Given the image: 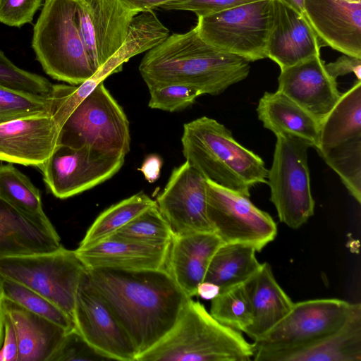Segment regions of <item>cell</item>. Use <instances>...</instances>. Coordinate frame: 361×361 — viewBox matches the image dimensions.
Masks as SVG:
<instances>
[{
  "label": "cell",
  "mask_w": 361,
  "mask_h": 361,
  "mask_svg": "<svg viewBox=\"0 0 361 361\" xmlns=\"http://www.w3.org/2000/svg\"><path fill=\"white\" fill-rule=\"evenodd\" d=\"M206 181L187 161L172 171L155 201L173 235L214 233L207 213Z\"/></svg>",
  "instance_id": "obj_15"
},
{
  "label": "cell",
  "mask_w": 361,
  "mask_h": 361,
  "mask_svg": "<svg viewBox=\"0 0 361 361\" xmlns=\"http://www.w3.org/2000/svg\"><path fill=\"white\" fill-rule=\"evenodd\" d=\"M250 63L205 42L195 27L169 35L149 50L139 71L148 89L181 85L202 94L217 95L246 78Z\"/></svg>",
  "instance_id": "obj_2"
},
{
  "label": "cell",
  "mask_w": 361,
  "mask_h": 361,
  "mask_svg": "<svg viewBox=\"0 0 361 361\" xmlns=\"http://www.w3.org/2000/svg\"><path fill=\"white\" fill-rule=\"evenodd\" d=\"M257 112L263 126L275 135H293L317 147L320 123L283 93L265 92L259 100Z\"/></svg>",
  "instance_id": "obj_26"
},
{
  "label": "cell",
  "mask_w": 361,
  "mask_h": 361,
  "mask_svg": "<svg viewBox=\"0 0 361 361\" xmlns=\"http://www.w3.org/2000/svg\"><path fill=\"white\" fill-rule=\"evenodd\" d=\"M278 91L310 114L319 123L339 100L342 93L336 79L325 68L320 55L281 70Z\"/></svg>",
  "instance_id": "obj_17"
},
{
  "label": "cell",
  "mask_w": 361,
  "mask_h": 361,
  "mask_svg": "<svg viewBox=\"0 0 361 361\" xmlns=\"http://www.w3.org/2000/svg\"><path fill=\"white\" fill-rule=\"evenodd\" d=\"M73 319L85 340L110 360L136 361L135 345L92 283L87 270L76 290Z\"/></svg>",
  "instance_id": "obj_13"
},
{
  "label": "cell",
  "mask_w": 361,
  "mask_h": 361,
  "mask_svg": "<svg viewBox=\"0 0 361 361\" xmlns=\"http://www.w3.org/2000/svg\"><path fill=\"white\" fill-rule=\"evenodd\" d=\"M60 129L51 114L0 124V161L39 167L57 146Z\"/></svg>",
  "instance_id": "obj_16"
},
{
  "label": "cell",
  "mask_w": 361,
  "mask_h": 361,
  "mask_svg": "<svg viewBox=\"0 0 361 361\" xmlns=\"http://www.w3.org/2000/svg\"><path fill=\"white\" fill-rule=\"evenodd\" d=\"M87 270L130 338L137 358L170 332L190 298L165 269Z\"/></svg>",
  "instance_id": "obj_1"
},
{
  "label": "cell",
  "mask_w": 361,
  "mask_h": 361,
  "mask_svg": "<svg viewBox=\"0 0 361 361\" xmlns=\"http://www.w3.org/2000/svg\"><path fill=\"white\" fill-rule=\"evenodd\" d=\"M320 42L305 16L281 0H271L267 57L281 70L320 55Z\"/></svg>",
  "instance_id": "obj_19"
},
{
  "label": "cell",
  "mask_w": 361,
  "mask_h": 361,
  "mask_svg": "<svg viewBox=\"0 0 361 361\" xmlns=\"http://www.w3.org/2000/svg\"><path fill=\"white\" fill-rule=\"evenodd\" d=\"M16 333L9 317L4 312V334L0 348V361H18Z\"/></svg>",
  "instance_id": "obj_42"
},
{
  "label": "cell",
  "mask_w": 361,
  "mask_h": 361,
  "mask_svg": "<svg viewBox=\"0 0 361 361\" xmlns=\"http://www.w3.org/2000/svg\"><path fill=\"white\" fill-rule=\"evenodd\" d=\"M327 73L334 78L354 73L361 80V59L343 54L334 62L325 64Z\"/></svg>",
  "instance_id": "obj_43"
},
{
  "label": "cell",
  "mask_w": 361,
  "mask_h": 361,
  "mask_svg": "<svg viewBox=\"0 0 361 361\" xmlns=\"http://www.w3.org/2000/svg\"><path fill=\"white\" fill-rule=\"evenodd\" d=\"M61 246L56 229L37 224L0 200V257L50 252Z\"/></svg>",
  "instance_id": "obj_25"
},
{
  "label": "cell",
  "mask_w": 361,
  "mask_h": 361,
  "mask_svg": "<svg viewBox=\"0 0 361 361\" xmlns=\"http://www.w3.org/2000/svg\"><path fill=\"white\" fill-rule=\"evenodd\" d=\"M272 165L267 173L270 200L279 221L298 228L314 214L305 140L286 133L276 135Z\"/></svg>",
  "instance_id": "obj_7"
},
{
  "label": "cell",
  "mask_w": 361,
  "mask_h": 361,
  "mask_svg": "<svg viewBox=\"0 0 361 361\" xmlns=\"http://www.w3.org/2000/svg\"><path fill=\"white\" fill-rule=\"evenodd\" d=\"M169 36V30L152 10L139 13L133 18L122 46L102 67L94 79L104 80L109 75L121 71L123 63L131 57L150 50Z\"/></svg>",
  "instance_id": "obj_28"
},
{
  "label": "cell",
  "mask_w": 361,
  "mask_h": 361,
  "mask_svg": "<svg viewBox=\"0 0 361 361\" xmlns=\"http://www.w3.org/2000/svg\"><path fill=\"white\" fill-rule=\"evenodd\" d=\"M128 7L139 12L152 10L175 0H122Z\"/></svg>",
  "instance_id": "obj_45"
},
{
  "label": "cell",
  "mask_w": 361,
  "mask_h": 361,
  "mask_svg": "<svg viewBox=\"0 0 361 361\" xmlns=\"http://www.w3.org/2000/svg\"><path fill=\"white\" fill-rule=\"evenodd\" d=\"M223 243L213 232L173 236L166 270L189 298L197 295V286L204 281L209 262Z\"/></svg>",
  "instance_id": "obj_21"
},
{
  "label": "cell",
  "mask_w": 361,
  "mask_h": 361,
  "mask_svg": "<svg viewBox=\"0 0 361 361\" xmlns=\"http://www.w3.org/2000/svg\"><path fill=\"white\" fill-rule=\"evenodd\" d=\"M349 1H361V0H348Z\"/></svg>",
  "instance_id": "obj_49"
},
{
  "label": "cell",
  "mask_w": 361,
  "mask_h": 361,
  "mask_svg": "<svg viewBox=\"0 0 361 361\" xmlns=\"http://www.w3.org/2000/svg\"><path fill=\"white\" fill-rule=\"evenodd\" d=\"M0 200L37 224L55 229L44 212L39 190L11 163L0 165Z\"/></svg>",
  "instance_id": "obj_30"
},
{
  "label": "cell",
  "mask_w": 361,
  "mask_h": 361,
  "mask_svg": "<svg viewBox=\"0 0 361 361\" xmlns=\"http://www.w3.org/2000/svg\"><path fill=\"white\" fill-rule=\"evenodd\" d=\"M360 306L337 298L294 303L277 324L254 341L253 359L297 349L321 339L340 328Z\"/></svg>",
  "instance_id": "obj_9"
},
{
  "label": "cell",
  "mask_w": 361,
  "mask_h": 361,
  "mask_svg": "<svg viewBox=\"0 0 361 361\" xmlns=\"http://www.w3.org/2000/svg\"><path fill=\"white\" fill-rule=\"evenodd\" d=\"M113 235L141 244L164 245L173 238L172 231L157 204L131 220Z\"/></svg>",
  "instance_id": "obj_35"
},
{
  "label": "cell",
  "mask_w": 361,
  "mask_h": 361,
  "mask_svg": "<svg viewBox=\"0 0 361 361\" xmlns=\"http://www.w3.org/2000/svg\"><path fill=\"white\" fill-rule=\"evenodd\" d=\"M170 243L145 245L111 235L75 251L87 269H166Z\"/></svg>",
  "instance_id": "obj_20"
},
{
  "label": "cell",
  "mask_w": 361,
  "mask_h": 361,
  "mask_svg": "<svg viewBox=\"0 0 361 361\" xmlns=\"http://www.w3.org/2000/svg\"><path fill=\"white\" fill-rule=\"evenodd\" d=\"M154 204L155 200L140 192L111 205L96 218L78 247L89 246L113 235Z\"/></svg>",
  "instance_id": "obj_31"
},
{
  "label": "cell",
  "mask_w": 361,
  "mask_h": 361,
  "mask_svg": "<svg viewBox=\"0 0 361 361\" xmlns=\"http://www.w3.org/2000/svg\"><path fill=\"white\" fill-rule=\"evenodd\" d=\"M162 161L157 154L149 155L143 161L139 170L142 173L146 180L154 183L160 175Z\"/></svg>",
  "instance_id": "obj_44"
},
{
  "label": "cell",
  "mask_w": 361,
  "mask_h": 361,
  "mask_svg": "<svg viewBox=\"0 0 361 361\" xmlns=\"http://www.w3.org/2000/svg\"><path fill=\"white\" fill-rule=\"evenodd\" d=\"M259 0H175L159 8L168 11H188L197 17L226 11Z\"/></svg>",
  "instance_id": "obj_41"
},
{
  "label": "cell",
  "mask_w": 361,
  "mask_h": 361,
  "mask_svg": "<svg viewBox=\"0 0 361 361\" xmlns=\"http://www.w3.org/2000/svg\"><path fill=\"white\" fill-rule=\"evenodd\" d=\"M18 344V361H49L67 332L54 322L2 298Z\"/></svg>",
  "instance_id": "obj_23"
},
{
  "label": "cell",
  "mask_w": 361,
  "mask_h": 361,
  "mask_svg": "<svg viewBox=\"0 0 361 361\" xmlns=\"http://www.w3.org/2000/svg\"><path fill=\"white\" fill-rule=\"evenodd\" d=\"M339 176L350 194L361 202V138L318 153Z\"/></svg>",
  "instance_id": "obj_33"
},
{
  "label": "cell",
  "mask_w": 361,
  "mask_h": 361,
  "mask_svg": "<svg viewBox=\"0 0 361 361\" xmlns=\"http://www.w3.org/2000/svg\"><path fill=\"white\" fill-rule=\"evenodd\" d=\"M87 270L75 250L0 257V275L38 293L73 317L76 290Z\"/></svg>",
  "instance_id": "obj_8"
},
{
  "label": "cell",
  "mask_w": 361,
  "mask_h": 361,
  "mask_svg": "<svg viewBox=\"0 0 361 361\" xmlns=\"http://www.w3.org/2000/svg\"><path fill=\"white\" fill-rule=\"evenodd\" d=\"M244 285L252 314V322L245 334L255 341L277 324L294 302L279 286L267 262L262 263L258 271Z\"/></svg>",
  "instance_id": "obj_24"
},
{
  "label": "cell",
  "mask_w": 361,
  "mask_h": 361,
  "mask_svg": "<svg viewBox=\"0 0 361 361\" xmlns=\"http://www.w3.org/2000/svg\"><path fill=\"white\" fill-rule=\"evenodd\" d=\"M54 99L8 87L0 82V124L41 114H51Z\"/></svg>",
  "instance_id": "obj_36"
},
{
  "label": "cell",
  "mask_w": 361,
  "mask_h": 361,
  "mask_svg": "<svg viewBox=\"0 0 361 361\" xmlns=\"http://www.w3.org/2000/svg\"><path fill=\"white\" fill-rule=\"evenodd\" d=\"M75 0H45L33 28L32 47L52 78L80 85L96 75L75 18Z\"/></svg>",
  "instance_id": "obj_5"
},
{
  "label": "cell",
  "mask_w": 361,
  "mask_h": 361,
  "mask_svg": "<svg viewBox=\"0 0 361 361\" xmlns=\"http://www.w3.org/2000/svg\"><path fill=\"white\" fill-rule=\"evenodd\" d=\"M181 144L185 161L219 186L250 197L252 187L267 183L262 158L215 119L202 116L185 123Z\"/></svg>",
  "instance_id": "obj_3"
},
{
  "label": "cell",
  "mask_w": 361,
  "mask_h": 361,
  "mask_svg": "<svg viewBox=\"0 0 361 361\" xmlns=\"http://www.w3.org/2000/svg\"><path fill=\"white\" fill-rule=\"evenodd\" d=\"M258 361H361V306L337 330L305 346L262 355Z\"/></svg>",
  "instance_id": "obj_22"
},
{
  "label": "cell",
  "mask_w": 361,
  "mask_h": 361,
  "mask_svg": "<svg viewBox=\"0 0 361 361\" xmlns=\"http://www.w3.org/2000/svg\"><path fill=\"white\" fill-rule=\"evenodd\" d=\"M0 82L15 90L39 95H50L53 88V84L47 78L18 67L1 50Z\"/></svg>",
  "instance_id": "obj_37"
},
{
  "label": "cell",
  "mask_w": 361,
  "mask_h": 361,
  "mask_svg": "<svg viewBox=\"0 0 361 361\" xmlns=\"http://www.w3.org/2000/svg\"><path fill=\"white\" fill-rule=\"evenodd\" d=\"M300 14L305 16L304 0H281Z\"/></svg>",
  "instance_id": "obj_47"
},
{
  "label": "cell",
  "mask_w": 361,
  "mask_h": 361,
  "mask_svg": "<svg viewBox=\"0 0 361 361\" xmlns=\"http://www.w3.org/2000/svg\"><path fill=\"white\" fill-rule=\"evenodd\" d=\"M219 293L220 288L219 286L205 281L200 283L197 289V295L207 300H212L216 298Z\"/></svg>",
  "instance_id": "obj_46"
},
{
  "label": "cell",
  "mask_w": 361,
  "mask_h": 361,
  "mask_svg": "<svg viewBox=\"0 0 361 361\" xmlns=\"http://www.w3.org/2000/svg\"><path fill=\"white\" fill-rule=\"evenodd\" d=\"M148 90L149 107L169 112L182 111L189 107L202 95L196 89L181 85H169Z\"/></svg>",
  "instance_id": "obj_38"
},
{
  "label": "cell",
  "mask_w": 361,
  "mask_h": 361,
  "mask_svg": "<svg viewBox=\"0 0 361 361\" xmlns=\"http://www.w3.org/2000/svg\"><path fill=\"white\" fill-rule=\"evenodd\" d=\"M304 11L321 47L361 59V1L304 0Z\"/></svg>",
  "instance_id": "obj_18"
},
{
  "label": "cell",
  "mask_w": 361,
  "mask_h": 361,
  "mask_svg": "<svg viewBox=\"0 0 361 361\" xmlns=\"http://www.w3.org/2000/svg\"><path fill=\"white\" fill-rule=\"evenodd\" d=\"M271 0H259L198 17L195 26L205 42L249 61L267 57Z\"/></svg>",
  "instance_id": "obj_10"
},
{
  "label": "cell",
  "mask_w": 361,
  "mask_h": 361,
  "mask_svg": "<svg viewBox=\"0 0 361 361\" xmlns=\"http://www.w3.org/2000/svg\"><path fill=\"white\" fill-rule=\"evenodd\" d=\"M129 127L123 109L101 80L73 109L60 129L57 145L87 146L126 157Z\"/></svg>",
  "instance_id": "obj_6"
},
{
  "label": "cell",
  "mask_w": 361,
  "mask_h": 361,
  "mask_svg": "<svg viewBox=\"0 0 361 361\" xmlns=\"http://www.w3.org/2000/svg\"><path fill=\"white\" fill-rule=\"evenodd\" d=\"M110 360L90 345L75 328L66 333L49 361Z\"/></svg>",
  "instance_id": "obj_39"
},
{
  "label": "cell",
  "mask_w": 361,
  "mask_h": 361,
  "mask_svg": "<svg viewBox=\"0 0 361 361\" xmlns=\"http://www.w3.org/2000/svg\"><path fill=\"white\" fill-rule=\"evenodd\" d=\"M124 161L123 155L87 146L75 148L58 145L39 168L51 193L66 199L109 180L121 169Z\"/></svg>",
  "instance_id": "obj_12"
},
{
  "label": "cell",
  "mask_w": 361,
  "mask_h": 361,
  "mask_svg": "<svg viewBox=\"0 0 361 361\" xmlns=\"http://www.w3.org/2000/svg\"><path fill=\"white\" fill-rule=\"evenodd\" d=\"M42 0H0V23L20 27L30 23Z\"/></svg>",
  "instance_id": "obj_40"
},
{
  "label": "cell",
  "mask_w": 361,
  "mask_h": 361,
  "mask_svg": "<svg viewBox=\"0 0 361 361\" xmlns=\"http://www.w3.org/2000/svg\"><path fill=\"white\" fill-rule=\"evenodd\" d=\"M211 301L209 312L220 323L244 333L250 326L252 308L244 283L220 290Z\"/></svg>",
  "instance_id": "obj_34"
},
{
  "label": "cell",
  "mask_w": 361,
  "mask_h": 361,
  "mask_svg": "<svg viewBox=\"0 0 361 361\" xmlns=\"http://www.w3.org/2000/svg\"><path fill=\"white\" fill-rule=\"evenodd\" d=\"M75 1L78 30L97 73L122 46L133 18L140 12L122 0Z\"/></svg>",
  "instance_id": "obj_14"
},
{
  "label": "cell",
  "mask_w": 361,
  "mask_h": 361,
  "mask_svg": "<svg viewBox=\"0 0 361 361\" xmlns=\"http://www.w3.org/2000/svg\"><path fill=\"white\" fill-rule=\"evenodd\" d=\"M1 297L59 325L67 332L75 329L73 317L28 287L0 275Z\"/></svg>",
  "instance_id": "obj_32"
},
{
  "label": "cell",
  "mask_w": 361,
  "mask_h": 361,
  "mask_svg": "<svg viewBox=\"0 0 361 361\" xmlns=\"http://www.w3.org/2000/svg\"><path fill=\"white\" fill-rule=\"evenodd\" d=\"M254 353V343L240 331L218 322L190 298L174 327L136 361H248Z\"/></svg>",
  "instance_id": "obj_4"
},
{
  "label": "cell",
  "mask_w": 361,
  "mask_h": 361,
  "mask_svg": "<svg viewBox=\"0 0 361 361\" xmlns=\"http://www.w3.org/2000/svg\"><path fill=\"white\" fill-rule=\"evenodd\" d=\"M361 138V80H357L320 123L318 153Z\"/></svg>",
  "instance_id": "obj_27"
},
{
  "label": "cell",
  "mask_w": 361,
  "mask_h": 361,
  "mask_svg": "<svg viewBox=\"0 0 361 361\" xmlns=\"http://www.w3.org/2000/svg\"><path fill=\"white\" fill-rule=\"evenodd\" d=\"M4 334V310L2 307V297L0 293V348Z\"/></svg>",
  "instance_id": "obj_48"
},
{
  "label": "cell",
  "mask_w": 361,
  "mask_h": 361,
  "mask_svg": "<svg viewBox=\"0 0 361 361\" xmlns=\"http://www.w3.org/2000/svg\"><path fill=\"white\" fill-rule=\"evenodd\" d=\"M256 252L248 245L224 243L213 255L204 281L216 284L220 290L244 283L262 266Z\"/></svg>",
  "instance_id": "obj_29"
},
{
  "label": "cell",
  "mask_w": 361,
  "mask_h": 361,
  "mask_svg": "<svg viewBox=\"0 0 361 361\" xmlns=\"http://www.w3.org/2000/svg\"><path fill=\"white\" fill-rule=\"evenodd\" d=\"M207 213L214 232L225 243H240L260 252L277 235L272 217L249 197L207 180Z\"/></svg>",
  "instance_id": "obj_11"
}]
</instances>
